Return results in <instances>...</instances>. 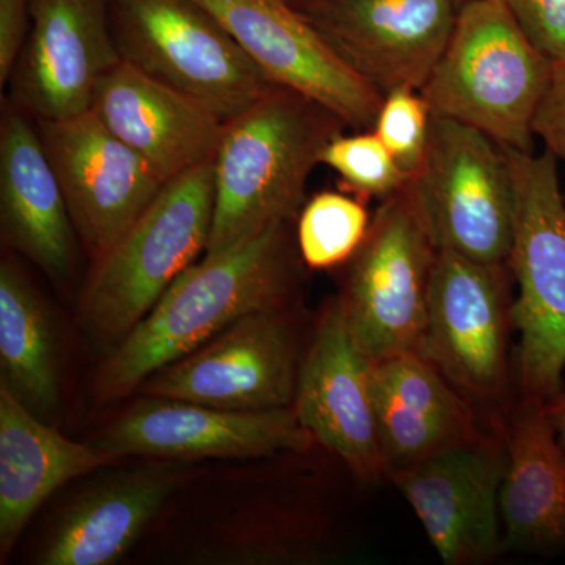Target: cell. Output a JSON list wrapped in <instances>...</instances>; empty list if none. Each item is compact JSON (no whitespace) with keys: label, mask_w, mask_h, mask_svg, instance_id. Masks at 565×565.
I'll return each instance as SVG.
<instances>
[{"label":"cell","mask_w":565,"mask_h":565,"mask_svg":"<svg viewBox=\"0 0 565 565\" xmlns=\"http://www.w3.org/2000/svg\"><path fill=\"white\" fill-rule=\"evenodd\" d=\"M553 71L555 63L503 0H468L419 93L434 115L471 126L501 148L531 152L535 114Z\"/></svg>","instance_id":"3957f363"},{"label":"cell","mask_w":565,"mask_h":565,"mask_svg":"<svg viewBox=\"0 0 565 565\" xmlns=\"http://www.w3.org/2000/svg\"><path fill=\"white\" fill-rule=\"evenodd\" d=\"M520 28L553 63H565V0H503Z\"/></svg>","instance_id":"83f0119b"},{"label":"cell","mask_w":565,"mask_h":565,"mask_svg":"<svg viewBox=\"0 0 565 565\" xmlns=\"http://www.w3.org/2000/svg\"><path fill=\"white\" fill-rule=\"evenodd\" d=\"M533 132L544 143L545 151L563 163L565 173V63H555L548 90L535 114ZM563 192L565 200V189Z\"/></svg>","instance_id":"f1b7e54d"},{"label":"cell","mask_w":565,"mask_h":565,"mask_svg":"<svg viewBox=\"0 0 565 565\" xmlns=\"http://www.w3.org/2000/svg\"><path fill=\"white\" fill-rule=\"evenodd\" d=\"M514 184L509 267L519 288L512 323L520 333L519 384L525 399L564 392L565 200L555 156L503 148Z\"/></svg>","instance_id":"5b68a950"},{"label":"cell","mask_w":565,"mask_h":565,"mask_svg":"<svg viewBox=\"0 0 565 565\" xmlns=\"http://www.w3.org/2000/svg\"><path fill=\"white\" fill-rule=\"evenodd\" d=\"M505 451L490 438L455 446L388 473L446 565L482 564L503 548Z\"/></svg>","instance_id":"2e32d148"},{"label":"cell","mask_w":565,"mask_h":565,"mask_svg":"<svg viewBox=\"0 0 565 565\" xmlns=\"http://www.w3.org/2000/svg\"><path fill=\"white\" fill-rule=\"evenodd\" d=\"M0 384L33 415L61 404V367L50 311L18 263H0Z\"/></svg>","instance_id":"cb8c5ba5"},{"label":"cell","mask_w":565,"mask_h":565,"mask_svg":"<svg viewBox=\"0 0 565 565\" xmlns=\"http://www.w3.org/2000/svg\"><path fill=\"white\" fill-rule=\"evenodd\" d=\"M120 62L107 0H31L11 102L35 121L84 114L99 79Z\"/></svg>","instance_id":"9a60e30c"},{"label":"cell","mask_w":565,"mask_h":565,"mask_svg":"<svg viewBox=\"0 0 565 565\" xmlns=\"http://www.w3.org/2000/svg\"><path fill=\"white\" fill-rule=\"evenodd\" d=\"M546 411H548L550 419L555 427L557 444L565 455V390L555 399L546 403Z\"/></svg>","instance_id":"4dcf8cb0"},{"label":"cell","mask_w":565,"mask_h":565,"mask_svg":"<svg viewBox=\"0 0 565 565\" xmlns=\"http://www.w3.org/2000/svg\"><path fill=\"white\" fill-rule=\"evenodd\" d=\"M315 444L292 407L233 412L159 396L141 397L93 441L114 459L167 462L303 452Z\"/></svg>","instance_id":"7c38bea8"},{"label":"cell","mask_w":565,"mask_h":565,"mask_svg":"<svg viewBox=\"0 0 565 565\" xmlns=\"http://www.w3.org/2000/svg\"><path fill=\"white\" fill-rule=\"evenodd\" d=\"M344 128L321 104L278 85L225 121L214 156V217L204 255L232 250L300 214L323 147Z\"/></svg>","instance_id":"7a4b0ae2"},{"label":"cell","mask_w":565,"mask_h":565,"mask_svg":"<svg viewBox=\"0 0 565 565\" xmlns=\"http://www.w3.org/2000/svg\"><path fill=\"white\" fill-rule=\"evenodd\" d=\"M370 223L360 199L340 192L318 193L299 214L300 256L311 269L340 266L359 250Z\"/></svg>","instance_id":"d4e9b609"},{"label":"cell","mask_w":565,"mask_h":565,"mask_svg":"<svg viewBox=\"0 0 565 565\" xmlns=\"http://www.w3.org/2000/svg\"><path fill=\"white\" fill-rule=\"evenodd\" d=\"M371 397L385 476L484 438L470 399L416 352L371 364Z\"/></svg>","instance_id":"ffe728a7"},{"label":"cell","mask_w":565,"mask_h":565,"mask_svg":"<svg viewBox=\"0 0 565 565\" xmlns=\"http://www.w3.org/2000/svg\"><path fill=\"white\" fill-rule=\"evenodd\" d=\"M451 2H452V6H455L456 10H457V9H460V7H462L465 2H468V0H451Z\"/></svg>","instance_id":"1f68e13d"},{"label":"cell","mask_w":565,"mask_h":565,"mask_svg":"<svg viewBox=\"0 0 565 565\" xmlns=\"http://www.w3.org/2000/svg\"><path fill=\"white\" fill-rule=\"evenodd\" d=\"M289 223L204 255L170 285L150 313L111 349L96 373L98 403L122 399L244 316L282 310L294 285Z\"/></svg>","instance_id":"6da1fadb"},{"label":"cell","mask_w":565,"mask_h":565,"mask_svg":"<svg viewBox=\"0 0 565 565\" xmlns=\"http://www.w3.org/2000/svg\"><path fill=\"white\" fill-rule=\"evenodd\" d=\"M511 267L438 250L418 355L467 399L497 404L508 390Z\"/></svg>","instance_id":"9c48e42d"},{"label":"cell","mask_w":565,"mask_h":565,"mask_svg":"<svg viewBox=\"0 0 565 565\" xmlns=\"http://www.w3.org/2000/svg\"><path fill=\"white\" fill-rule=\"evenodd\" d=\"M433 110L419 90L394 88L386 93L373 131L384 141L394 161L408 177L422 169L429 141Z\"/></svg>","instance_id":"4316f807"},{"label":"cell","mask_w":565,"mask_h":565,"mask_svg":"<svg viewBox=\"0 0 565 565\" xmlns=\"http://www.w3.org/2000/svg\"><path fill=\"white\" fill-rule=\"evenodd\" d=\"M90 110L163 184L214 159L225 125L207 104L122 58L99 79Z\"/></svg>","instance_id":"ac0fdd59"},{"label":"cell","mask_w":565,"mask_h":565,"mask_svg":"<svg viewBox=\"0 0 565 565\" xmlns=\"http://www.w3.org/2000/svg\"><path fill=\"white\" fill-rule=\"evenodd\" d=\"M36 128L77 237L96 262L166 184L92 110L62 120H39Z\"/></svg>","instance_id":"4fadbf2b"},{"label":"cell","mask_w":565,"mask_h":565,"mask_svg":"<svg viewBox=\"0 0 565 565\" xmlns=\"http://www.w3.org/2000/svg\"><path fill=\"white\" fill-rule=\"evenodd\" d=\"M437 253L411 178L381 200L340 296L353 341L371 362L418 352Z\"/></svg>","instance_id":"8992f818"},{"label":"cell","mask_w":565,"mask_h":565,"mask_svg":"<svg viewBox=\"0 0 565 565\" xmlns=\"http://www.w3.org/2000/svg\"><path fill=\"white\" fill-rule=\"evenodd\" d=\"M214 159L167 182L117 243L93 262L82 292L87 332L117 345L188 267L206 253L214 217Z\"/></svg>","instance_id":"277c9868"},{"label":"cell","mask_w":565,"mask_h":565,"mask_svg":"<svg viewBox=\"0 0 565 565\" xmlns=\"http://www.w3.org/2000/svg\"><path fill=\"white\" fill-rule=\"evenodd\" d=\"M341 58L382 95L422 90L456 22L451 0H291Z\"/></svg>","instance_id":"5bb4252c"},{"label":"cell","mask_w":565,"mask_h":565,"mask_svg":"<svg viewBox=\"0 0 565 565\" xmlns=\"http://www.w3.org/2000/svg\"><path fill=\"white\" fill-rule=\"evenodd\" d=\"M500 492L505 548L550 552L565 545V455L546 403L522 397L505 427Z\"/></svg>","instance_id":"603a6c76"},{"label":"cell","mask_w":565,"mask_h":565,"mask_svg":"<svg viewBox=\"0 0 565 565\" xmlns=\"http://www.w3.org/2000/svg\"><path fill=\"white\" fill-rule=\"evenodd\" d=\"M107 2L122 61L207 104L223 121L275 87L232 33L195 0Z\"/></svg>","instance_id":"52a82bcc"},{"label":"cell","mask_w":565,"mask_h":565,"mask_svg":"<svg viewBox=\"0 0 565 565\" xmlns=\"http://www.w3.org/2000/svg\"><path fill=\"white\" fill-rule=\"evenodd\" d=\"M300 363L297 334L282 310L258 311L167 364L137 392L223 411H280L292 407Z\"/></svg>","instance_id":"30bf717a"},{"label":"cell","mask_w":565,"mask_h":565,"mask_svg":"<svg viewBox=\"0 0 565 565\" xmlns=\"http://www.w3.org/2000/svg\"><path fill=\"white\" fill-rule=\"evenodd\" d=\"M319 163L340 174L345 191L359 199L384 200L411 180L374 131L337 134L323 147Z\"/></svg>","instance_id":"484cf974"},{"label":"cell","mask_w":565,"mask_h":565,"mask_svg":"<svg viewBox=\"0 0 565 565\" xmlns=\"http://www.w3.org/2000/svg\"><path fill=\"white\" fill-rule=\"evenodd\" d=\"M184 471L181 462L156 460L88 487L63 509L36 564L117 563L180 489Z\"/></svg>","instance_id":"44dd1931"},{"label":"cell","mask_w":565,"mask_h":565,"mask_svg":"<svg viewBox=\"0 0 565 565\" xmlns=\"http://www.w3.org/2000/svg\"><path fill=\"white\" fill-rule=\"evenodd\" d=\"M117 459L63 437L0 384V556L13 552L40 505L73 479Z\"/></svg>","instance_id":"7402d4cb"},{"label":"cell","mask_w":565,"mask_h":565,"mask_svg":"<svg viewBox=\"0 0 565 565\" xmlns=\"http://www.w3.org/2000/svg\"><path fill=\"white\" fill-rule=\"evenodd\" d=\"M274 85L302 93L345 128L373 131L384 95L351 68L291 0H195Z\"/></svg>","instance_id":"8fae6325"},{"label":"cell","mask_w":565,"mask_h":565,"mask_svg":"<svg viewBox=\"0 0 565 565\" xmlns=\"http://www.w3.org/2000/svg\"><path fill=\"white\" fill-rule=\"evenodd\" d=\"M33 118L13 102L0 121V228L7 247L52 281L74 273L77 233Z\"/></svg>","instance_id":"d6986e66"},{"label":"cell","mask_w":565,"mask_h":565,"mask_svg":"<svg viewBox=\"0 0 565 565\" xmlns=\"http://www.w3.org/2000/svg\"><path fill=\"white\" fill-rule=\"evenodd\" d=\"M412 185L438 250L508 264L515 199L500 145L471 126L433 114L426 156Z\"/></svg>","instance_id":"ba28073f"},{"label":"cell","mask_w":565,"mask_h":565,"mask_svg":"<svg viewBox=\"0 0 565 565\" xmlns=\"http://www.w3.org/2000/svg\"><path fill=\"white\" fill-rule=\"evenodd\" d=\"M371 364L353 341L340 297H334L323 308L302 356L292 408L316 444L340 457L364 481L385 475L371 397Z\"/></svg>","instance_id":"e0dca14e"},{"label":"cell","mask_w":565,"mask_h":565,"mask_svg":"<svg viewBox=\"0 0 565 565\" xmlns=\"http://www.w3.org/2000/svg\"><path fill=\"white\" fill-rule=\"evenodd\" d=\"M31 28V0H0V84L10 82Z\"/></svg>","instance_id":"f546056e"}]
</instances>
